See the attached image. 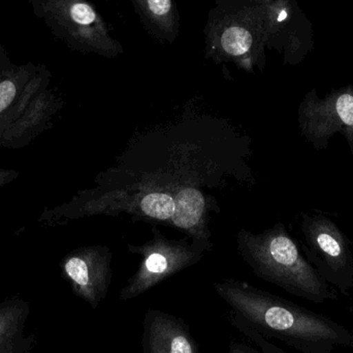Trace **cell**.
<instances>
[{"instance_id": "9a60e30c", "label": "cell", "mask_w": 353, "mask_h": 353, "mask_svg": "<svg viewBox=\"0 0 353 353\" xmlns=\"http://www.w3.org/2000/svg\"><path fill=\"white\" fill-rule=\"evenodd\" d=\"M232 325L236 327L238 331H240L243 335L246 336L249 340L253 342V343L256 344L259 346V350L263 353H288L286 352L285 350H282L279 346L275 345V344L271 343V342L268 341L265 338L261 337L259 334H257L256 332L253 331L250 327H246V325H241V323H232Z\"/></svg>"}, {"instance_id": "6da1fadb", "label": "cell", "mask_w": 353, "mask_h": 353, "mask_svg": "<svg viewBox=\"0 0 353 353\" xmlns=\"http://www.w3.org/2000/svg\"><path fill=\"white\" fill-rule=\"evenodd\" d=\"M213 288L230 307V323L246 325L265 339L278 340L301 353L353 347V334L345 325L248 282L228 278Z\"/></svg>"}, {"instance_id": "8992f818", "label": "cell", "mask_w": 353, "mask_h": 353, "mask_svg": "<svg viewBox=\"0 0 353 353\" xmlns=\"http://www.w3.org/2000/svg\"><path fill=\"white\" fill-rule=\"evenodd\" d=\"M112 256L107 247H83L68 253L60 263L62 277L72 292L92 309H97L109 294L113 279Z\"/></svg>"}, {"instance_id": "3957f363", "label": "cell", "mask_w": 353, "mask_h": 353, "mask_svg": "<svg viewBox=\"0 0 353 353\" xmlns=\"http://www.w3.org/2000/svg\"><path fill=\"white\" fill-rule=\"evenodd\" d=\"M303 244L309 263L332 287L350 296L353 288L352 242L339 226L323 213H303Z\"/></svg>"}, {"instance_id": "4fadbf2b", "label": "cell", "mask_w": 353, "mask_h": 353, "mask_svg": "<svg viewBox=\"0 0 353 353\" xmlns=\"http://www.w3.org/2000/svg\"><path fill=\"white\" fill-rule=\"evenodd\" d=\"M175 200L163 193H151L141 201V211L145 216L159 221L172 220L175 213Z\"/></svg>"}, {"instance_id": "30bf717a", "label": "cell", "mask_w": 353, "mask_h": 353, "mask_svg": "<svg viewBox=\"0 0 353 353\" xmlns=\"http://www.w3.org/2000/svg\"><path fill=\"white\" fill-rule=\"evenodd\" d=\"M276 28L283 32V48L290 64H300L314 49V29L296 2H282L274 8Z\"/></svg>"}, {"instance_id": "7c38bea8", "label": "cell", "mask_w": 353, "mask_h": 353, "mask_svg": "<svg viewBox=\"0 0 353 353\" xmlns=\"http://www.w3.org/2000/svg\"><path fill=\"white\" fill-rule=\"evenodd\" d=\"M175 213L172 222L179 229L189 232L194 238L193 244L205 251H212L209 232L203 227L205 199L199 191L185 189L181 191L175 201Z\"/></svg>"}, {"instance_id": "2e32d148", "label": "cell", "mask_w": 353, "mask_h": 353, "mask_svg": "<svg viewBox=\"0 0 353 353\" xmlns=\"http://www.w3.org/2000/svg\"><path fill=\"white\" fill-rule=\"evenodd\" d=\"M147 3H148L151 12H154L155 15L167 14L172 6L170 0H150Z\"/></svg>"}, {"instance_id": "5b68a950", "label": "cell", "mask_w": 353, "mask_h": 353, "mask_svg": "<svg viewBox=\"0 0 353 353\" xmlns=\"http://www.w3.org/2000/svg\"><path fill=\"white\" fill-rule=\"evenodd\" d=\"M303 137L316 151H325L335 135L344 137L353 155V85L332 89L321 97L311 89L299 107Z\"/></svg>"}, {"instance_id": "9c48e42d", "label": "cell", "mask_w": 353, "mask_h": 353, "mask_svg": "<svg viewBox=\"0 0 353 353\" xmlns=\"http://www.w3.org/2000/svg\"><path fill=\"white\" fill-rule=\"evenodd\" d=\"M142 348L143 353H199L186 321L157 309L145 314Z\"/></svg>"}, {"instance_id": "e0dca14e", "label": "cell", "mask_w": 353, "mask_h": 353, "mask_svg": "<svg viewBox=\"0 0 353 353\" xmlns=\"http://www.w3.org/2000/svg\"><path fill=\"white\" fill-rule=\"evenodd\" d=\"M228 353H263L255 350L252 346L240 342L232 341L228 346Z\"/></svg>"}, {"instance_id": "5bb4252c", "label": "cell", "mask_w": 353, "mask_h": 353, "mask_svg": "<svg viewBox=\"0 0 353 353\" xmlns=\"http://www.w3.org/2000/svg\"><path fill=\"white\" fill-rule=\"evenodd\" d=\"M223 49L232 55H242L250 49L252 37L250 32L242 27H230L224 31L221 37Z\"/></svg>"}, {"instance_id": "ac0fdd59", "label": "cell", "mask_w": 353, "mask_h": 353, "mask_svg": "<svg viewBox=\"0 0 353 353\" xmlns=\"http://www.w3.org/2000/svg\"><path fill=\"white\" fill-rule=\"evenodd\" d=\"M19 174L20 173L16 170L0 168V188L14 182L19 178Z\"/></svg>"}, {"instance_id": "52a82bcc", "label": "cell", "mask_w": 353, "mask_h": 353, "mask_svg": "<svg viewBox=\"0 0 353 353\" xmlns=\"http://www.w3.org/2000/svg\"><path fill=\"white\" fill-rule=\"evenodd\" d=\"M51 74L45 64L17 66L0 44V133L8 120L39 89L49 86Z\"/></svg>"}, {"instance_id": "277c9868", "label": "cell", "mask_w": 353, "mask_h": 353, "mask_svg": "<svg viewBox=\"0 0 353 353\" xmlns=\"http://www.w3.org/2000/svg\"><path fill=\"white\" fill-rule=\"evenodd\" d=\"M128 251L140 256L138 271L119 294L122 302L139 298L180 271L201 263L205 251L185 240L174 242L157 234L142 246L128 245Z\"/></svg>"}, {"instance_id": "ba28073f", "label": "cell", "mask_w": 353, "mask_h": 353, "mask_svg": "<svg viewBox=\"0 0 353 353\" xmlns=\"http://www.w3.org/2000/svg\"><path fill=\"white\" fill-rule=\"evenodd\" d=\"M59 101L49 86L41 88L28 104L4 126L0 147L20 149L30 144L51 126L52 118L59 109Z\"/></svg>"}, {"instance_id": "7a4b0ae2", "label": "cell", "mask_w": 353, "mask_h": 353, "mask_svg": "<svg viewBox=\"0 0 353 353\" xmlns=\"http://www.w3.org/2000/svg\"><path fill=\"white\" fill-rule=\"evenodd\" d=\"M238 249L257 278L288 294L314 304L339 300L337 290L319 275L282 224L259 236L242 231Z\"/></svg>"}, {"instance_id": "8fae6325", "label": "cell", "mask_w": 353, "mask_h": 353, "mask_svg": "<svg viewBox=\"0 0 353 353\" xmlns=\"http://www.w3.org/2000/svg\"><path fill=\"white\" fill-rule=\"evenodd\" d=\"M30 308L19 296L0 303V353H31L34 338L25 335Z\"/></svg>"}]
</instances>
